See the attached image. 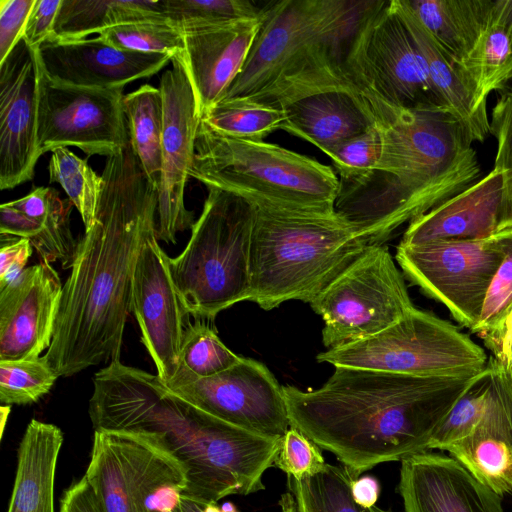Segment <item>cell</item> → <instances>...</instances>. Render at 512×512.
I'll return each instance as SVG.
<instances>
[{
    "mask_svg": "<svg viewBox=\"0 0 512 512\" xmlns=\"http://www.w3.org/2000/svg\"><path fill=\"white\" fill-rule=\"evenodd\" d=\"M154 19H168L164 0H62L51 40L86 39L111 27Z\"/></svg>",
    "mask_w": 512,
    "mask_h": 512,
    "instance_id": "f1b7e54d",
    "label": "cell"
},
{
    "mask_svg": "<svg viewBox=\"0 0 512 512\" xmlns=\"http://www.w3.org/2000/svg\"><path fill=\"white\" fill-rule=\"evenodd\" d=\"M489 125L497 141L493 168L503 172L505 205L512 227V81L500 91Z\"/></svg>",
    "mask_w": 512,
    "mask_h": 512,
    "instance_id": "60d3db41",
    "label": "cell"
},
{
    "mask_svg": "<svg viewBox=\"0 0 512 512\" xmlns=\"http://www.w3.org/2000/svg\"><path fill=\"white\" fill-rule=\"evenodd\" d=\"M59 512H103L85 476L64 491Z\"/></svg>",
    "mask_w": 512,
    "mask_h": 512,
    "instance_id": "681fc988",
    "label": "cell"
},
{
    "mask_svg": "<svg viewBox=\"0 0 512 512\" xmlns=\"http://www.w3.org/2000/svg\"><path fill=\"white\" fill-rule=\"evenodd\" d=\"M492 357L504 368H512V311L495 329L478 334Z\"/></svg>",
    "mask_w": 512,
    "mask_h": 512,
    "instance_id": "c3c4849f",
    "label": "cell"
},
{
    "mask_svg": "<svg viewBox=\"0 0 512 512\" xmlns=\"http://www.w3.org/2000/svg\"><path fill=\"white\" fill-rule=\"evenodd\" d=\"M220 509L221 512H239L236 506L230 501L224 502Z\"/></svg>",
    "mask_w": 512,
    "mask_h": 512,
    "instance_id": "f5cc1de1",
    "label": "cell"
},
{
    "mask_svg": "<svg viewBox=\"0 0 512 512\" xmlns=\"http://www.w3.org/2000/svg\"><path fill=\"white\" fill-rule=\"evenodd\" d=\"M474 376L335 367L320 388L302 391L286 385L283 393L290 426L334 454L356 479L378 464L429 451Z\"/></svg>",
    "mask_w": 512,
    "mask_h": 512,
    "instance_id": "7a4b0ae2",
    "label": "cell"
},
{
    "mask_svg": "<svg viewBox=\"0 0 512 512\" xmlns=\"http://www.w3.org/2000/svg\"><path fill=\"white\" fill-rule=\"evenodd\" d=\"M395 3L425 59L439 96L472 142H483L490 134L488 115L477 107L473 87L464 70L422 25L405 0H395Z\"/></svg>",
    "mask_w": 512,
    "mask_h": 512,
    "instance_id": "d4e9b609",
    "label": "cell"
},
{
    "mask_svg": "<svg viewBox=\"0 0 512 512\" xmlns=\"http://www.w3.org/2000/svg\"><path fill=\"white\" fill-rule=\"evenodd\" d=\"M203 210L190 239L169 269L180 300L195 320L250 299V248L255 205L219 188H207Z\"/></svg>",
    "mask_w": 512,
    "mask_h": 512,
    "instance_id": "52a82bcc",
    "label": "cell"
},
{
    "mask_svg": "<svg viewBox=\"0 0 512 512\" xmlns=\"http://www.w3.org/2000/svg\"><path fill=\"white\" fill-rule=\"evenodd\" d=\"M379 154L380 135L373 123L369 129L343 141L327 155L337 171L340 186H346L364 178L376 164Z\"/></svg>",
    "mask_w": 512,
    "mask_h": 512,
    "instance_id": "ab89813d",
    "label": "cell"
},
{
    "mask_svg": "<svg viewBox=\"0 0 512 512\" xmlns=\"http://www.w3.org/2000/svg\"><path fill=\"white\" fill-rule=\"evenodd\" d=\"M38 52L22 38L0 63V188L12 189L34 176L38 145Z\"/></svg>",
    "mask_w": 512,
    "mask_h": 512,
    "instance_id": "d6986e66",
    "label": "cell"
},
{
    "mask_svg": "<svg viewBox=\"0 0 512 512\" xmlns=\"http://www.w3.org/2000/svg\"><path fill=\"white\" fill-rule=\"evenodd\" d=\"M49 182L58 183L78 210L85 230L95 219L103 179L87 163L68 148L52 151L49 165Z\"/></svg>",
    "mask_w": 512,
    "mask_h": 512,
    "instance_id": "836d02e7",
    "label": "cell"
},
{
    "mask_svg": "<svg viewBox=\"0 0 512 512\" xmlns=\"http://www.w3.org/2000/svg\"><path fill=\"white\" fill-rule=\"evenodd\" d=\"M63 433L32 419L17 449L16 475L7 512H55L54 485Z\"/></svg>",
    "mask_w": 512,
    "mask_h": 512,
    "instance_id": "484cf974",
    "label": "cell"
},
{
    "mask_svg": "<svg viewBox=\"0 0 512 512\" xmlns=\"http://www.w3.org/2000/svg\"><path fill=\"white\" fill-rule=\"evenodd\" d=\"M462 69L474 90L477 107L512 81V0H492L481 34Z\"/></svg>",
    "mask_w": 512,
    "mask_h": 512,
    "instance_id": "4316f807",
    "label": "cell"
},
{
    "mask_svg": "<svg viewBox=\"0 0 512 512\" xmlns=\"http://www.w3.org/2000/svg\"><path fill=\"white\" fill-rule=\"evenodd\" d=\"M63 284L47 261L0 289V361L39 357L54 334Z\"/></svg>",
    "mask_w": 512,
    "mask_h": 512,
    "instance_id": "ffe728a7",
    "label": "cell"
},
{
    "mask_svg": "<svg viewBox=\"0 0 512 512\" xmlns=\"http://www.w3.org/2000/svg\"><path fill=\"white\" fill-rule=\"evenodd\" d=\"M491 366L474 376L467 389L454 404L433 436L429 450H445L447 446L468 437L482 414L491 382Z\"/></svg>",
    "mask_w": 512,
    "mask_h": 512,
    "instance_id": "f35d334b",
    "label": "cell"
},
{
    "mask_svg": "<svg viewBox=\"0 0 512 512\" xmlns=\"http://www.w3.org/2000/svg\"><path fill=\"white\" fill-rule=\"evenodd\" d=\"M343 62L354 80L391 104L449 110L395 0L377 1L348 43Z\"/></svg>",
    "mask_w": 512,
    "mask_h": 512,
    "instance_id": "4fadbf2b",
    "label": "cell"
},
{
    "mask_svg": "<svg viewBox=\"0 0 512 512\" xmlns=\"http://www.w3.org/2000/svg\"><path fill=\"white\" fill-rule=\"evenodd\" d=\"M171 512H182L181 509H180V505H179V507L176 510L171 511Z\"/></svg>",
    "mask_w": 512,
    "mask_h": 512,
    "instance_id": "db71d44e",
    "label": "cell"
},
{
    "mask_svg": "<svg viewBox=\"0 0 512 512\" xmlns=\"http://www.w3.org/2000/svg\"><path fill=\"white\" fill-rule=\"evenodd\" d=\"M88 412L94 430L137 434L172 455L187 471L182 497L205 505L263 490L282 440L218 419L120 360L94 375Z\"/></svg>",
    "mask_w": 512,
    "mask_h": 512,
    "instance_id": "3957f363",
    "label": "cell"
},
{
    "mask_svg": "<svg viewBox=\"0 0 512 512\" xmlns=\"http://www.w3.org/2000/svg\"><path fill=\"white\" fill-rule=\"evenodd\" d=\"M61 2L62 0H36L23 36L31 48L37 50L42 44L52 39Z\"/></svg>",
    "mask_w": 512,
    "mask_h": 512,
    "instance_id": "f6af8a7d",
    "label": "cell"
},
{
    "mask_svg": "<svg viewBox=\"0 0 512 512\" xmlns=\"http://www.w3.org/2000/svg\"><path fill=\"white\" fill-rule=\"evenodd\" d=\"M512 311V229L506 230L505 258L488 289L478 325L472 333L495 329Z\"/></svg>",
    "mask_w": 512,
    "mask_h": 512,
    "instance_id": "b9f144b4",
    "label": "cell"
},
{
    "mask_svg": "<svg viewBox=\"0 0 512 512\" xmlns=\"http://www.w3.org/2000/svg\"><path fill=\"white\" fill-rule=\"evenodd\" d=\"M123 89L66 84L41 69L38 145L41 155L69 146L87 156L109 157L130 143Z\"/></svg>",
    "mask_w": 512,
    "mask_h": 512,
    "instance_id": "9a60e30c",
    "label": "cell"
},
{
    "mask_svg": "<svg viewBox=\"0 0 512 512\" xmlns=\"http://www.w3.org/2000/svg\"><path fill=\"white\" fill-rule=\"evenodd\" d=\"M41 69L66 84L123 89L128 83L158 73L172 57L118 49L99 35L75 41L49 40L38 49Z\"/></svg>",
    "mask_w": 512,
    "mask_h": 512,
    "instance_id": "44dd1931",
    "label": "cell"
},
{
    "mask_svg": "<svg viewBox=\"0 0 512 512\" xmlns=\"http://www.w3.org/2000/svg\"><path fill=\"white\" fill-rule=\"evenodd\" d=\"M99 36L123 50L175 56L184 48L183 32L169 19H154L118 25Z\"/></svg>",
    "mask_w": 512,
    "mask_h": 512,
    "instance_id": "8d00e7d4",
    "label": "cell"
},
{
    "mask_svg": "<svg viewBox=\"0 0 512 512\" xmlns=\"http://www.w3.org/2000/svg\"><path fill=\"white\" fill-rule=\"evenodd\" d=\"M473 477L499 496L512 494V448L486 437H469L445 448Z\"/></svg>",
    "mask_w": 512,
    "mask_h": 512,
    "instance_id": "d6a6232c",
    "label": "cell"
},
{
    "mask_svg": "<svg viewBox=\"0 0 512 512\" xmlns=\"http://www.w3.org/2000/svg\"><path fill=\"white\" fill-rule=\"evenodd\" d=\"M240 359L220 340L206 320H196L185 331L176 375L211 377L231 368Z\"/></svg>",
    "mask_w": 512,
    "mask_h": 512,
    "instance_id": "e575fe53",
    "label": "cell"
},
{
    "mask_svg": "<svg viewBox=\"0 0 512 512\" xmlns=\"http://www.w3.org/2000/svg\"><path fill=\"white\" fill-rule=\"evenodd\" d=\"M189 177L255 203L312 215L335 214L340 189L331 167L276 144L224 135L203 120Z\"/></svg>",
    "mask_w": 512,
    "mask_h": 512,
    "instance_id": "8992f818",
    "label": "cell"
},
{
    "mask_svg": "<svg viewBox=\"0 0 512 512\" xmlns=\"http://www.w3.org/2000/svg\"><path fill=\"white\" fill-rule=\"evenodd\" d=\"M397 491L405 512H504L501 496L456 459L429 451L401 461Z\"/></svg>",
    "mask_w": 512,
    "mask_h": 512,
    "instance_id": "603a6c76",
    "label": "cell"
},
{
    "mask_svg": "<svg viewBox=\"0 0 512 512\" xmlns=\"http://www.w3.org/2000/svg\"><path fill=\"white\" fill-rule=\"evenodd\" d=\"M160 79L163 101L162 165L158 189L156 237L175 244L178 232L194 225L184 192L193 164L201 118L186 70L177 55Z\"/></svg>",
    "mask_w": 512,
    "mask_h": 512,
    "instance_id": "e0dca14e",
    "label": "cell"
},
{
    "mask_svg": "<svg viewBox=\"0 0 512 512\" xmlns=\"http://www.w3.org/2000/svg\"><path fill=\"white\" fill-rule=\"evenodd\" d=\"M58 377L45 356L0 361V402L35 403L50 391Z\"/></svg>",
    "mask_w": 512,
    "mask_h": 512,
    "instance_id": "d590c367",
    "label": "cell"
},
{
    "mask_svg": "<svg viewBox=\"0 0 512 512\" xmlns=\"http://www.w3.org/2000/svg\"><path fill=\"white\" fill-rule=\"evenodd\" d=\"M506 230L483 239L399 244L403 274L442 303L471 332L478 325L491 282L505 258Z\"/></svg>",
    "mask_w": 512,
    "mask_h": 512,
    "instance_id": "5bb4252c",
    "label": "cell"
},
{
    "mask_svg": "<svg viewBox=\"0 0 512 512\" xmlns=\"http://www.w3.org/2000/svg\"><path fill=\"white\" fill-rule=\"evenodd\" d=\"M168 261L156 234L151 235L137 258L131 285V311L139 324L142 343L164 384L179 369L181 347L190 324Z\"/></svg>",
    "mask_w": 512,
    "mask_h": 512,
    "instance_id": "ac0fdd59",
    "label": "cell"
},
{
    "mask_svg": "<svg viewBox=\"0 0 512 512\" xmlns=\"http://www.w3.org/2000/svg\"><path fill=\"white\" fill-rule=\"evenodd\" d=\"M93 225L77 242L44 355L57 375L120 360L137 258L156 234L158 190L131 144L106 158Z\"/></svg>",
    "mask_w": 512,
    "mask_h": 512,
    "instance_id": "6da1fadb",
    "label": "cell"
},
{
    "mask_svg": "<svg viewBox=\"0 0 512 512\" xmlns=\"http://www.w3.org/2000/svg\"><path fill=\"white\" fill-rule=\"evenodd\" d=\"M0 235V289H2L25 269L33 253V246L28 239L8 234Z\"/></svg>",
    "mask_w": 512,
    "mask_h": 512,
    "instance_id": "bcb514c9",
    "label": "cell"
},
{
    "mask_svg": "<svg viewBox=\"0 0 512 512\" xmlns=\"http://www.w3.org/2000/svg\"><path fill=\"white\" fill-rule=\"evenodd\" d=\"M36 0H0V63L23 38Z\"/></svg>",
    "mask_w": 512,
    "mask_h": 512,
    "instance_id": "ee69618b",
    "label": "cell"
},
{
    "mask_svg": "<svg viewBox=\"0 0 512 512\" xmlns=\"http://www.w3.org/2000/svg\"><path fill=\"white\" fill-rule=\"evenodd\" d=\"M165 14L182 32L242 18H256L262 7L249 0H164Z\"/></svg>",
    "mask_w": 512,
    "mask_h": 512,
    "instance_id": "74e56055",
    "label": "cell"
},
{
    "mask_svg": "<svg viewBox=\"0 0 512 512\" xmlns=\"http://www.w3.org/2000/svg\"><path fill=\"white\" fill-rule=\"evenodd\" d=\"M123 112L133 152L148 180L159 189L162 165L163 101L159 88L144 84L124 95Z\"/></svg>",
    "mask_w": 512,
    "mask_h": 512,
    "instance_id": "f546056e",
    "label": "cell"
},
{
    "mask_svg": "<svg viewBox=\"0 0 512 512\" xmlns=\"http://www.w3.org/2000/svg\"><path fill=\"white\" fill-rule=\"evenodd\" d=\"M354 82L378 129L380 154L364 178L340 186L335 212L367 245L382 244L479 180L481 168L472 140L449 110L399 107Z\"/></svg>",
    "mask_w": 512,
    "mask_h": 512,
    "instance_id": "277c9868",
    "label": "cell"
},
{
    "mask_svg": "<svg viewBox=\"0 0 512 512\" xmlns=\"http://www.w3.org/2000/svg\"><path fill=\"white\" fill-rule=\"evenodd\" d=\"M44 225L12 207L9 202L0 206V234L13 235L30 240L34 247L44 233Z\"/></svg>",
    "mask_w": 512,
    "mask_h": 512,
    "instance_id": "7dc6e473",
    "label": "cell"
},
{
    "mask_svg": "<svg viewBox=\"0 0 512 512\" xmlns=\"http://www.w3.org/2000/svg\"><path fill=\"white\" fill-rule=\"evenodd\" d=\"M376 3L371 0L268 3L262 7L260 30L249 56L222 99L255 94L289 64L313 49L346 48Z\"/></svg>",
    "mask_w": 512,
    "mask_h": 512,
    "instance_id": "9c48e42d",
    "label": "cell"
},
{
    "mask_svg": "<svg viewBox=\"0 0 512 512\" xmlns=\"http://www.w3.org/2000/svg\"><path fill=\"white\" fill-rule=\"evenodd\" d=\"M325 464L321 448L290 426L282 437L274 466L285 472L287 477L301 480L316 474Z\"/></svg>",
    "mask_w": 512,
    "mask_h": 512,
    "instance_id": "7bdbcfd3",
    "label": "cell"
},
{
    "mask_svg": "<svg viewBox=\"0 0 512 512\" xmlns=\"http://www.w3.org/2000/svg\"><path fill=\"white\" fill-rule=\"evenodd\" d=\"M512 229L503 172L493 168L462 192L412 220L399 244L421 245L439 240H475Z\"/></svg>",
    "mask_w": 512,
    "mask_h": 512,
    "instance_id": "cb8c5ba5",
    "label": "cell"
},
{
    "mask_svg": "<svg viewBox=\"0 0 512 512\" xmlns=\"http://www.w3.org/2000/svg\"><path fill=\"white\" fill-rule=\"evenodd\" d=\"M207 125L224 135L264 141L270 133L281 129L284 121L280 109L250 97L222 99L201 116Z\"/></svg>",
    "mask_w": 512,
    "mask_h": 512,
    "instance_id": "1f68e13d",
    "label": "cell"
},
{
    "mask_svg": "<svg viewBox=\"0 0 512 512\" xmlns=\"http://www.w3.org/2000/svg\"><path fill=\"white\" fill-rule=\"evenodd\" d=\"M261 26V15L183 32L177 54L192 86L197 111L219 102L242 70Z\"/></svg>",
    "mask_w": 512,
    "mask_h": 512,
    "instance_id": "7402d4cb",
    "label": "cell"
},
{
    "mask_svg": "<svg viewBox=\"0 0 512 512\" xmlns=\"http://www.w3.org/2000/svg\"><path fill=\"white\" fill-rule=\"evenodd\" d=\"M309 304L324 321L327 349L374 336L415 307L403 274L382 244L367 245Z\"/></svg>",
    "mask_w": 512,
    "mask_h": 512,
    "instance_id": "8fae6325",
    "label": "cell"
},
{
    "mask_svg": "<svg viewBox=\"0 0 512 512\" xmlns=\"http://www.w3.org/2000/svg\"><path fill=\"white\" fill-rule=\"evenodd\" d=\"M165 385L210 415L248 431L283 437L290 428L283 386L255 359L241 357L211 377L176 375Z\"/></svg>",
    "mask_w": 512,
    "mask_h": 512,
    "instance_id": "2e32d148",
    "label": "cell"
},
{
    "mask_svg": "<svg viewBox=\"0 0 512 512\" xmlns=\"http://www.w3.org/2000/svg\"><path fill=\"white\" fill-rule=\"evenodd\" d=\"M351 492L358 505L369 508L375 506L379 498L380 483L374 476L358 477L351 481Z\"/></svg>",
    "mask_w": 512,
    "mask_h": 512,
    "instance_id": "816d5d0a",
    "label": "cell"
},
{
    "mask_svg": "<svg viewBox=\"0 0 512 512\" xmlns=\"http://www.w3.org/2000/svg\"><path fill=\"white\" fill-rule=\"evenodd\" d=\"M352 478L344 467L325 464L316 474L301 480L288 477L296 512H394L358 505L351 492Z\"/></svg>",
    "mask_w": 512,
    "mask_h": 512,
    "instance_id": "4dcf8cb0",
    "label": "cell"
},
{
    "mask_svg": "<svg viewBox=\"0 0 512 512\" xmlns=\"http://www.w3.org/2000/svg\"><path fill=\"white\" fill-rule=\"evenodd\" d=\"M345 49H313L247 97L280 109L282 130L327 155L373 125L360 90L344 65Z\"/></svg>",
    "mask_w": 512,
    "mask_h": 512,
    "instance_id": "ba28073f",
    "label": "cell"
},
{
    "mask_svg": "<svg viewBox=\"0 0 512 512\" xmlns=\"http://www.w3.org/2000/svg\"><path fill=\"white\" fill-rule=\"evenodd\" d=\"M9 204L44 225L51 205V188L36 187L28 195L11 201Z\"/></svg>",
    "mask_w": 512,
    "mask_h": 512,
    "instance_id": "f907efd6",
    "label": "cell"
},
{
    "mask_svg": "<svg viewBox=\"0 0 512 512\" xmlns=\"http://www.w3.org/2000/svg\"><path fill=\"white\" fill-rule=\"evenodd\" d=\"M319 363L416 376L476 375L487 366L485 351L450 322L414 307L367 339L327 349Z\"/></svg>",
    "mask_w": 512,
    "mask_h": 512,
    "instance_id": "30bf717a",
    "label": "cell"
},
{
    "mask_svg": "<svg viewBox=\"0 0 512 512\" xmlns=\"http://www.w3.org/2000/svg\"><path fill=\"white\" fill-rule=\"evenodd\" d=\"M84 476L103 512H171L187 487V471L177 459L121 431L94 430Z\"/></svg>",
    "mask_w": 512,
    "mask_h": 512,
    "instance_id": "7c38bea8",
    "label": "cell"
},
{
    "mask_svg": "<svg viewBox=\"0 0 512 512\" xmlns=\"http://www.w3.org/2000/svg\"><path fill=\"white\" fill-rule=\"evenodd\" d=\"M444 50L462 67L476 44L492 0H405Z\"/></svg>",
    "mask_w": 512,
    "mask_h": 512,
    "instance_id": "83f0119b",
    "label": "cell"
},
{
    "mask_svg": "<svg viewBox=\"0 0 512 512\" xmlns=\"http://www.w3.org/2000/svg\"><path fill=\"white\" fill-rule=\"evenodd\" d=\"M253 203L249 301L264 310L289 300L310 303L367 246L337 213L303 214Z\"/></svg>",
    "mask_w": 512,
    "mask_h": 512,
    "instance_id": "5b68a950",
    "label": "cell"
}]
</instances>
